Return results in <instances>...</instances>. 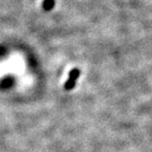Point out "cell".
<instances>
[{
  "instance_id": "cell-1",
  "label": "cell",
  "mask_w": 152,
  "mask_h": 152,
  "mask_svg": "<svg viewBox=\"0 0 152 152\" xmlns=\"http://www.w3.org/2000/svg\"><path fill=\"white\" fill-rule=\"evenodd\" d=\"M78 73H79V72H78L77 69H74V70L71 72V77H70V79L68 80L67 83L65 84V88H66V89H70L71 87H73L74 81H75V79L77 78Z\"/></svg>"
}]
</instances>
